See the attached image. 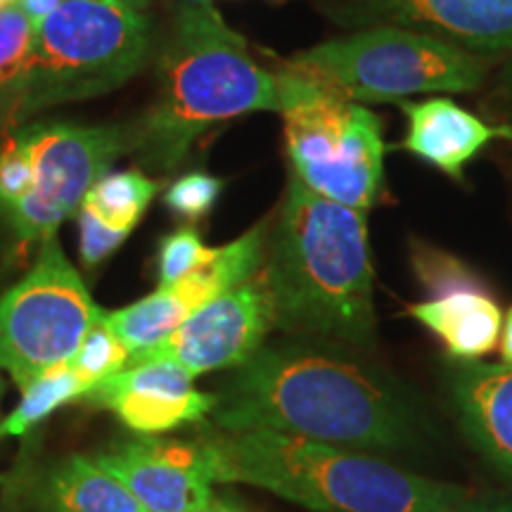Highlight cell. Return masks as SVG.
Wrapping results in <instances>:
<instances>
[{
    "instance_id": "6da1fadb",
    "label": "cell",
    "mask_w": 512,
    "mask_h": 512,
    "mask_svg": "<svg viewBox=\"0 0 512 512\" xmlns=\"http://www.w3.org/2000/svg\"><path fill=\"white\" fill-rule=\"evenodd\" d=\"M223 432L268 430L373 453L415 451L427 422L418 401L361 351L294 337L233 368L211 413Z\"/></svg>"
},
{
    "instance_id": "7a4b0ae2",
    "label": "cell",
    "mask_w": 512,
    "mask_h": 512,
    "mask_svg": "<svg viewBox=\"0 0 512 512\" xmlns=\"http://www.w3.org/2000/svg\"><path fill=\"white\" fill-rule=\"evenodd\" d=\"M261 271L271 290L275 328L356 351L375 349L366 211L325 200L290 174Z\"/></svg>"
},
{
    "instance_id": "3957f363",
    "label": "cell",
    "mask_w": 512,
    "mask_h": 512,
    "mask_svg": "<svg viewBox=\"0 0 512 512\" xmlns=\"http://www.w3.org/2000/svg\"><path fill=\"white\" fill-rule=\"evenodd\" d=\"M280 76L209 0L178 10L157 60V95L128 128V152L155 171H174L214 126L252 112H278Z\"/></svg>"
},
{
    "instance_id": "277c9868",
    "label": "cell",
    "mask_w": 512,
    "mask_h": 512,
    "mask_svg": "<svg viewBox=\"0 0 512 512\" xmlns=\"http://www.w3.org/2000/svg\"><path fill=\"white\" fill-rule=\"evenodd\" d=\"M216 482L266 489L313 512H446L470 491L375 453L268 430L200 432Z\"/></svg>"
},
{
    "instance_id": "5b68a950",
    "label": "cell",
    "mask_w": 512,
    "mask_h": 512,
    "mask_svg": "<svg viewBox=\"0 0 512 512\" xmlns=\"http://www.w3.org/2000/svg\"><path fill=\"white\" fill-rule=\"evenodd\" d=\"M150 27L143 10L117 0H64L34 27L27 86L10 124L50 107L117 91L145 67Z\"/></svg>"
},
{
    "instance_id": "8992f818",
    "label": "cell",
    "mask_w": 512,
    "mask_h": 512,
    "mask_svg": "<svg viewBox=\"0 0 512 512\" xmlns=\"http://www.w3.org/2000/svg\"><path fill=\"white\" fill-rule=\"evenodd\" d=\"M278 76L290 174L325 200L368 211L384 181L382 121L287 64Z\"/></svg>"
},
{
    "instance_id": "52a82bcc",
    "label": "cell",
    "mask_w": 512,
    "mask_h": 512,
    "mask_svg": "<svg viewBox=\"0 0 512 512\" xmlns=\"http://www.w3.org/2000/svg\"><path fill=\"white\" fill-rule=\"evenodd\" d=\"M287 67L351 102H392L418 93H467L486 62L467 50L399 27H366L294 55Z\"/></svg>"
},
{
    "instance_id": "ba28073f",
    "label": "cell",
    "mask_w": 512,
    "mask_h": 512,
    "mask_svg": "<svg viewBox=\"0 0 512 512\" xmlns=\"http://www.w3.org/2000/svg\"><path fill=\"white\" fill-rule=\"evenodd\" d=\"M102 311L57 235H50L29 273L0 297V370L24 389L48 368L67 363Z\"/></svg>"
},
{
    "instance_id": "9c48e42d",
    "label": "cell",
    "mask_w": 512,
    "mask_h": 512,
    "mask_svg": "<svg viewBox=\"0 0 512 512\" xmlns=\"http://www.w3.org/2000/svg\"><path fill=\"white\" fill-rule=\"evenodd\" d=\"M34 166V185L17 207L3 216L22 245L57 235L79 211L88 190L110 174L128 152V128L74 121H38L17 128Z\"/></svg>"
},
{
    "instance_id": "30bf717a",
    "label": "cell",
    "mask_w": 512,
    "mask_h": 512,
    "mask_svg": "<svg viewBox=\"0 0 512 512\" xmlns=\"http://www.w3.org/2000/svg\"><path fill=\"white\" fill-rule=\"evenodd\" d=\"M275 328L273 299L266 275L259 271L219 299L202 306L164 342L128 356V366L171 361L192 375L238 368L266 344Z\"/></svg>"
},
{
    "instance_id": "8fae6325",
    "label": "cell",
    "mask_w": 512,
    "mask_h": 512,
    "mask_svg": "<svg viewBox=\"0 0 512 512\" xmlns=\"http://www.w3.org/2000/svg\"><path fill=\"white\" fill-rule=\"evenodd\" d=\"M415 275L430 297L408 306L456 361H479L501 342L503 311L489 285L458 256L415 242Z\"/></svg>"
},
{
    "instance_id": "7c38bea8",
    "label": "cell",
    "mask_w": 512,
    "mask_h": 512,
    "mask_svg": "<svg viewBox=\"0 0 512 512\" xmlns=\"http://www.w3.org/2000/svg\"><path fill=\"white\" fill-rule=\"evenodd\" d=\"M136 496L145 512H207L214 505V472L200 439L138 434L93 456Z\"/></svg>"
},
{
    "instance_id": "4fadbf2b",
    "label": "cell",
    "mask_w": 512,
    "mask_h": 512,
    "mask_svg": "<svg viewBox=\"0 0 512 512\" xmlns=\"http://www.w3.org/2000/svg\"><path fill=\"white\" fill-rule=\"evenodd\" d=\"M351 29L420 31L477 57L512 53V0H332Z\"/></svg>"
},
{
    "instance_id": "5bb4252c",
    "label": "cell",
    "mask_w": 512,
    "mask_h": 512,
    "mask_svg": "<svg viewBox=\"0 0 512 512\" xmlns=\"http://www.w3.org/2000/svg\"><path fill=\"white\" fill-rule=\"evenodd\" d=\"M81 401L107 408L136 434L174 432L216 408V394L195 389V375L171 361L128 366L93 387Z\"/></svg>"
},
{
    "instance_id": "9a60e30c",
    "label": "cell",
    "mask_w": 512,
    "mask_h": 512,
    "mask_svg": "<svg viewBox=\"0 0 512 512\" xmlns=\"http://www.w3.org/2000/svg\"><path fill=\"white\" fill-rule=\"evenodd\" d=\"M448 389L465 437L512 479V366L458 361Z\"/></svg>"
},
{
    "instance_id": "2e32d148",
    "label": "cell",
    "mask_w": 512,
    "mask_h": 512,
    "mask_svg": "<svg viewBox=\"0 0 512 512\" xmlns=\"http://www.w3.org/2000/svg\"><path fill=\"white\" fill-rule=\"evenodd\" d=\"M406 136L399 147L408 155L422 159L453 181H460L467 164L491 140H512V128L494 126L453 100L432 98L422 102H403Z\"/></svg>"
},
{
    "instance_id": "e0dca14e",
    "label": "cell",
    "mask_w": 512,
    "mask_h": 512,
    "mask_svg": "<svg viewBox=\"0 0 512 512\" xmlns=\"http://www.w3.org/2000/svg\"><path fill=\"white\" fill-rule=\"evenodd\" d=\"M34 512H145L136 496L95 458L57 460L31 486Z\"/></svg>"
},
{
    "instance_id": "ac0fdd59",
    "label": "cell",
    "mask_w": 512,
    "mask_h": 512,
    "mask_svg": "<svg viewBox=\"0 0 512 512\" xmlns=\"http://www.w3.org/2000/svg\"><path fill=\"white\" fill-rule=\"evenodd\" d=\"M159 183L143 171L128 169L105 174L83 197L81 207L114 233L131 235L155 200Z\"/></svg>"
},
{
    "instance_id": "d6986e66",
    "label": "cell",
    "mask_w": 512,
    "mask_h": 512,
    "mask_svg": "<svg viewBox=\"0 0 512 512\" xmlns=\"http://www.w3.org/2000/svg\"><path fill=\"white\" fill-rule=\"evenodd\" d=\"M83 387L69 363L48 368L46 373L34 377L22 389V401L10 415L0 420V439H19L48 415H53L64 403L81 401Z\"/></svg>"
},
{
    "instance_id": "ffe728a7",
    "label": "cell",
    "mask_w": 512,
    "mask_h": 512,
    "mask_svg": "<svg viewBox=\"0 0 512 512\" xmlns=\"http://www.w3.org/2000/svg\"><path fill=\"white\" fill-rule=\"evenodd\" d=\"M34 22L17 5L0 10V117L10 119L27 86Z\"/></svg>"
},
{
    "instance_id": "44dd1931",
    "label": "cell",
    "mask_w": 512,
    "mask_h": 512,
    "mask_svg": "<svg viewBox=\"0 0 512 512\" xmlns=\"http://www.w3.org/2000/svg\"><path fill=\"white\" fill-rule=\"evenodd\" d=\"M128 349L124 342L114 335V330L107 325L105 311L98 323L88 330V335L83 337L81 347L76 349V354L69 358V368L74 370V375L79 377L83 396L91 392L93 387H98L100 382H105L107 377L121 373L128 363ZM81 396V399H83Z\"/></svg>"
},
{
    "instance_id": "7402d4cb",
    "label": "cell",
    "mask_w": 512,
    "mask_h": 512,
    "mask_svg": "<svg viewBox=\"0 0 512 512\" xmlns=\"http://www.w3.org/2000/svg\"><path fill=\"white\" fill-rule=\"evenodd\" d=\"M221 192V178L204 174V171H192V174H185L169 185V190L164 192V204L169 207L171 214H176L178 219L188 221L192 226V223L202 221L204 216L211 214Z\"/></svg>"
},
{
    "instance_id": "603a6c76",
    "label": "cell",
    "mask_w": 512,
    "mask_h": 512,
    "mask_svg": "<svg viewBox=\"0 0 512 512\" xmlns=\"http://www.w3.org/2000/svg\"><path fill=\"white\" fill-rule=\"evenodd\" d=\"M211 254V247L204 245L200 230L195 226H183L166 235L159 245L157 256V273L159 287H169L185 278L190 271H195L204 259Z\"/></svg>"
},
{
    "instance_id": "cb8c5ba5",
    "label": "cell",
    "mask_w": 512,
    "mask_h": 512,
    "mask_svg": "<svg viewBox=\"0 0 512 512\" xmlns=\"http://www.w3.org/2000/svg\"><path fill=\"white\" fill-rule=\"evenodd\" d=\"M34 185V166L17 133L5 140L0 147V216H5L12 207L31 192Z\"/></svg>"
},
{
    "instance_id": "d4e9b609",
    "label": "cell",
    "mask_w": 512,
    "mask_h": 512,
    "mask_svg": "<svg viewBox=\"0 0 512 512\" xmlns=\"http://www.w3.org/2000/svg\"><path fill=\"white\" fill-rule=\"evenodd\" d=\"M76 219H79L81 230V242H79V254L86 268L100 266L107 256H112L121 247V242L126 240V235L114 233L107 226L95 219L93 214H88L86 209L76 211Z\"/></svg>"
},
{
    "instance_id": "484cf974",
    "label": "cell",
    "mask_w": 512,
    "mask_h": 512,
    "mask_svg": "<svg viewBox=\"0 0 512 512\" xmlns=\"http://www.w3.org/2000/svg\"><path fill=\"white\" fill-rule=\"evenodd\" d=\"M446 512H512V496L472 498V494Z\"/></svg>"
},
{
    "instance_id": "4316f807",
    "label": "cell",
    "mask_w": 512,
    "mask_h": 512,
    "mask_svg": "<svg viewBox=\"0 0 512 512\" xmlns=\"http://www.w3.org/2000/svg\"><path fill=\"white\" fill-rule=\"evenodd\" d=\"M64 0H17V8L27 15L31 22H34V27L38 22H43L50 12H55Z\"/></svg>"
},
{
    "instance_id": "83f0119b",
    "label": "cell",
    "mask_w": 512,
    "mask_h": 512,
    "mask_svg": "<svg viewBox=\"0 0 512 512\" xmlns=\"http://www.w3.org/2000/svg\"><path fill=\"white\" fill-rule=\"evenodd\" d=\"M498 347H501V363H505V366H512V306H510L508 316L503 318L501 342H498Z\"/></svg>"
},
{
    "instance_id": "f1b7e54d",
    "label": "cell",
    "mask_w": 512,
    "mask_h": 512,
    "mask_svg": "<svg viewBox=\"0 0 512 512\" xmlns=\"http://www.w3.org/2000/svg\"><path fill=\"white\" fill-rule=\"evenodd\" d=\"M117 3H126V5H133V8L143 10L147 5V0H117Z\"/></svg>"
},
{
    "instance_id": "f546056e",
    "label": "cell",
    "mask_w": 512,
    "mask_h": 512,
    "mask_svg": "<svg viewBox=\"0 0 512 512\" xmlns=\"http://www.w3.org/2000/svg\"><path fill=\"white\" fill-rule=\"evenodd\" d=\"M505 91H508V95L512 98V67L505 72Z\"/></svg>"
},
{
    "instance_id": "4dcf8cb0",
    "label": "cell",
    "mask_w": 512,
    "mask_h": 512,
    "mask_svg": "<svg viewBox=\"0 0 512 512\" xmlns=\"http://www.w3.org/2000/svg\"><path fill=\"white\" fill-rule=\"evenodd\" d=\"M5 380H3V375H0V403H3V399H5Z\"/></svg>"
},
{
    "instance_id": "1f68e13d",
    "label": "cell",
    "mask_w": 512,
    "mask_h": 512,
    "mask_svg": "<svg viewBox=\"0 0 512 512\" xmlns=\"http://www.w3.org/2000/svg\"><path fill=\"white\" fill-rule=\"evenodd\" d=\"M17 0H0V10H5V8H10V5H15Z\"/></svg>"
},
{
    "instance_id": "d6a6232c",
    "label": "cell",
    "mask_w": 512,
    "mask_h": 512,
    "mask_svg": "<svg viewBox=\"0 0 512 512\" xmlns=\"http://www.w3.org/2000/svg\"><path fill=\"white\" fill-rule=\"evenodd\" d=\"M207 512H211V508H209V510H207Z\"/></svg>"
},
{
    "instance_id": "836d02e7",
    "label": "cell",
    "mask_w": 512,
    "mask_h": 512,
    "mask_svg": "<svg viewBox=\"0 0 512 512\" xmlns=\"http://www.w3.org/2000/svg\"><path fill=\"white\" fill-rule=\"evenodd\" d=\"M238 512H240V510H238Z\"/></svg>"
}]
</instances>
